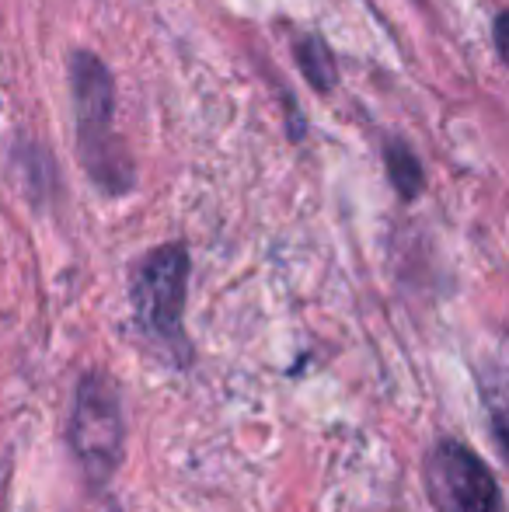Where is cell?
Instances as JSON below:
<instances>
[{
	"instance_id": "obj_1",
	"label": "cell",
	"mask_w": 509,
	"mask_h": 512,
	"mask_svg": "<svg viewBox=\"0 0 509 512\" xmlns=\"http://www.w3.org/2000/svg\"><path fill=\"white\" fill-rule=\"evenodd\" d=\"M70 88H74L77 150H81L84 168L105 192L119 196L133 185V164H129L123 143L112 129L116 91H112L109 67L98 56L77 53L70 63Z\"/></svg>"
},
{
	"instance_id": "obj_2",
	"label": "cell",
	"mask_w": 509,
	"mask_h": 512,
	"mask_svg": "<svg viewBox=\"0 0 509 512\" xmlns=\"http://www.w3.org/2000/svg\"><path fill=\"white\" fill-rule=\"evenodd\" d=\"M70 446L95 485L109 481L123 460V401L109 373H88L70 415Z\"/></svg>"
},
{
	"instance_id": "obj_3",
	"label": "cell",
	"mask_w": 509,
	"mask_h": 512,
	"mask_svg": "<svg viewBox=\"0 0 509 512\" xmlns=\"http://www.w3.org/2000/svg\"><path fill=\"white\" fill-rule=\"evenodd\" d=\"M189 286V255L182 244H164L150 251L133 272V310L136 324L157 345H182V310Z\"/></svg>"
},
{
	"instance_id": "obj_4",
	"label": "cell",
	"mask_w": 509,
	"mask_h": 512,
	"mask_svg": "<svg viewBox=\"0 0 509 512\" xmlns=\"http://www.w3.org/2000/svg\"><path fill=\"white\" fill-rule=\"evenodd\" d=\"M429 488L443 512H506L496 474L461 443L436 446L429 460Z\"/></svg>"
},
{
	"instance_id": "obj_5",
	"label": "cell",
	"mask_w": 509,
	"mask_h": 512,
	"mask_svg": "<svg viewBox=\"0 0 509 512\" xmlns=\"http://www.w3.org/2000/svg\"><path fill=\"white\" fill-rule=\"evenodd\" d=\"M384 164H387V178H391V185L398 189V196L412 203V199L422 192V182H426L419 157H415L401 140H391L384 147Z\"/></svg>"
},
{
	"instance_id": "obj_6",
	"label": "cell",
	"mask_w": 509,
	"mask_h": 512,
	"mask_svg": "<svg viewBox=\"0 0 509 512\" xmlns=\"http://www.w3.org/2000/svg\"><path fill=\"white\" fill-rule=\"evenodd\" d=\"M297 63L304 70V77L314 84L318 91H332L335 84V63L328 46L318 39V35H307V39L297 42Z\"/></svg>"
}]
</instances>
